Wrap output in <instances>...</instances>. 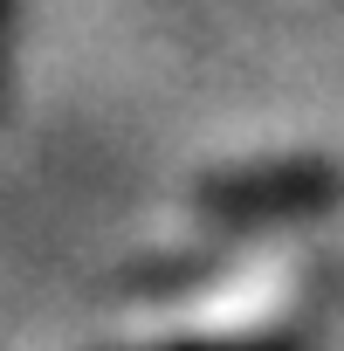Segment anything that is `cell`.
I'll return each instance as SVG.
<instances>
[{
  "label": "cell",
  "instance_id": "obj_1",
  "mask_svg": "<svg viewBox=\"0 0 344 351\" xmlns=\"http://www.w3.org/2000/svg\"><path fill=\"white\" fill-rule=\"evenodd\" d=\"M337 180L323 165H255V172H228V180L200 186V207L214 221H248V214H303L317 200H330Z\"/></svg>",
  "mask_w": 344,
  "mask_h": 351
},
{
  "label": "cell",
  "instance_id": "obj_2",
  "mask_svg": "<svg viewBox=\"0 0 344 351\" xmlns=\"http://www.w3.org/2000/svg\"><path fill=\"white\" fill-rule=\"evenodd\" d=\"M8 21H14V0H0V83H8Z\"/></svg>",
  "mask_w": 344,
  "mask_h": 351
}]
</instances>
